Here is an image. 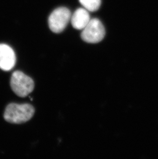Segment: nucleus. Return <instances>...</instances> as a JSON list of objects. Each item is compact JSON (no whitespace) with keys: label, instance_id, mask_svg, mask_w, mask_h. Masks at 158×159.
<instances>
[{"label":"nucleus","instance_id":"6","mask_svg":"<svg viewBox=\"0 0 158 159\" xmlns=\"http://www.w3.org/2000/svg\"><path fill=\"white\" fill-rule=\"evenodd\" d=\"M90 19L88 11L84 8H80L73 12L71 17L70 21L73 28L79 30H83Z\"/></svg>","mask_w":158,"mask_h":159},{"label":"nucleus","instance_id":"4","mask_svg":"<svg viewBox=\"0 0 158 159\" xmlns=\"http://www.w3.org/2000/svg\"><path fill=\"white\" fill-rule=\"evenodd\" d=\"M72 14L66 7L58 8L52 11L48 18L49 29L55 33L63 32L70 21Z\"/></svg>","mask_w":158,"mask_h":159},{"label":"nucleus","instance_id":"7","mask_svg":"<svg viewBox=\"0 0 158 159\" xmlns=\"http://www.w3.org/2000/svg\"><path fill=\"white\" fill-rule=\"evenodd\" d=\"M80 3L88 11H98L101 4V0H79Z\"/></svg>","mask_w":158,"mask_h":159},{"label":"nucleus","instance_id":"5","mask_svg":"<svg viewBox=\"0 0 158 159\" xmlns=\"http://www.w3.org/2000/svg\"><path fill=\"white\" fill-rule=\"evenodd\" d=\"M16 57L14 50L9 45L0 44V69L9 71L15 65Z\"/></svg>","mask_w":158,"mask_h":159},{"label":"nucleus","instance_id":"1","mask_svg":"<svg viewBox=\"0 0 158 159\" xmlns=\"http://www.w3.org/2000/svg\"><path fill=\"white\" fill-rule=\"evenodd\" d=\"M34 113V108L30 104L11 103L6 107L4 118L9 123L20 124L30 120Z\"/></svg>","mask_w":158,"mask_h":159},{"label":"nucleus","instance_id":"3","mask_svg":"<svg viewBox=\"0 0 158 159\" xmlns=\"http://www.w3.org/2000/svg\"><path fill=\"white\" fill-rule=\"evenodd\" d=\"M105 35V30L100 20L97 18L91 19L83 30L81 33L82 40L89 43H97L101 41Z\"/></svg>","mask_w":158,"mask_h":159},{"label":"nucleus","instance_id":"2","mask_svg":"<svg viewBox=\"0 0 158 159\" xmlns=\"http://www.w3.org/2000/svg\"><path fill=\"white\" fill-rule=\"evenodd\" d=\"M11 86L16 95L25 98L33 92L34 84L30 77L21 71H16L12 73L11 77Z\"/></svg>","mask_w":158,"mask_h":159}]
</instances>
